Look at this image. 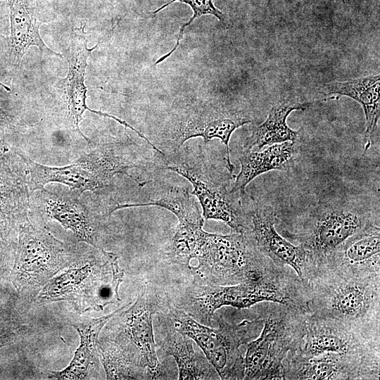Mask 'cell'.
<instances>
[{
    "label": "cell",
    "mask_w": 380,
    "mask_h": 380,
    "mask_svg": "<svg viewBox=\"0 0 380 380\" xmlns=\"http://www.w3.org/2000/svg\"><path fill=\"white\" fill-rule=\"evenodd\" d=\"M379 227L373 224L349 239L322 267L334 265L379 273Z\"/></svg>",
    "instance_id": "23"
},
{
    "label": "cell",
    "mask_w": 380,
    "mask_h": 380,
    "mask_svg": "<svg viewBox=\"0 0 380 380\" xmlns=\"http://www.w3.org/2000/svg\"><path fill=\"white\" fill-rule=\"evenodd\" d=\"M176 1L186 4L189 6L193 11L192 17L188 22L184 23L181 26L175 46L172 49L171 51L168 52V53H166L165 55L158 59V61L154 63V65L164 61L176 51L179 44L180 40L182 39L184 30L186 27L189 26L196 19L205 15H212L216 18H217L223 24H225L227 22V15L214 5V0H171L168 3H166L165 4L161 6L154 11L151 12V13L153 15H156V13L168 6L170 4Z\"/></svg>",
    "instance_id": "29"
},
{
    "label": "cell",
    "mask_w": 380,
    "mask_h": 380,
    "mask_svg": "<svg viewBox=\"0 0 380 380\" xmlns=\"http://www.w3.org/2000/svg\"><path fill=\"white\" fill-rule=\"evenodd\" d=\"M31 191L23 156H14L0 140V257L13 231L28 217Z\"/></svg>",
    "instance_id": "15"
},
{
    "label": "cell",
    "mask_w": 380,
    "mask_h": 380,
    "mask_svg": "<svg viewBox=\"0 0 380 380\" xmlns=\"http://www.w3.org/2000/svg\"><path fill=\"white\" fill-rule=\"evenodd\" d=\"M241 202L247 218L244 233L255 248L275 265L292 269L306 287L313 270L305 250L277 232L278 217L271 207L255 202L248 194Z\"/></svg>",
    "instance_id": "12"
},
{
    "label": "cell",
    "mask_w": 380,
    "mask_h": 380,
    "mask_svg": "<svg viewBox=\"0 0 380 380\" xmlns=\"http://www.w3.org/2000/svg\"><path fill=\"white\" fill-rule=\"evenodd\" d=\"M324 95L344 96L353 99L362 107L365 118L364 151L377 139L380 118V75L375 74L344 82H331L322 86Z\"/></svg>",
    "instance_id": "19"
},
{
    "label": "cell",
    "mask_w": 380,
    "mask_h": 380,
    "mask_svg": "<svg viewBox=\"0 0 380 380\" xmlns=\"http://www.w3.org/2000/svg\"><path fill=\"white\" fill-rule=\"evenodd\" d=\"M162 347L175 359L179 379H217L219 377L206 357L195 350L192 339L174 328L168 331L162 341Z\"/></svg>",
    "instance_id": "25"
},
{
    "label": "cell",
    "mask_w": 380,
    "mask_h": 380,
    "mask_svg": "<svg viewBox=\"0 0 380 380\" xmlns=\"http://www.w3.org/2000/svg\"><path fill=\"white\" fill-rule=\"evenodd\" d=\"M281 305L263 319L259 336L248 343L243 379H284V362L295 350L308 312Z\"/></svg>",
    "instance_id": "9"
},
{
    "label": "cell",
    "mask_w": 380,
    "mask_h": 380,
    "mask_svg": "<svg viewBox=\"0 0 380 380\" xmlns=\"http://www.w3.org/2000/svg\"><path fill=\"white\" fill-rule=\"evenodd\" d=\"M191 267L200 284H236L262 274L275 264L261 254L244 232L226 235L201 231Z\"/></svg>",
    "instance_id": "5"
},
{
    "label": "cell",
    "mask_w": 380,
    "mask_h": 380,
    "mask_svg": "<svg viewBox=\"0 0 380 380\" xmlns=\"http://www.w3.org/2000/svg\"><path fill=\"white\" fill-rule=\"evenodd\" d=\"M154 296L147 287L132 305L118 313L120 332L113 341L138 365L144 369L148 379H161L162 367L156 351L153 317L157 311Z\"/></svg>",
    "instance_id": "14"
},
{
    "label": "cell",
    "mask_w": 380,
    "mask_h": 380,
    "mask_svg": "<svg viewBox=\"0 0 380 380\" xmlns=\"http://www.w3.org/2000/svg\"><path fill=\"white\" fill-rule=\"evenodd\" d=\"M28 172L31 193L44 189L49 183L66 185L70 189L99 194L110 187L118 174L133 179L132 171L144 167L137 149L122 143H106L82 155L74 163L50 167L23 155Z\"/></svg>",
    "instance_id": "4"
},
{
    "label": "cell",
    "mask_w": 380,
    "mask_h": 380,
    "mask_svg": "<svg viewBox=\"0 0 380 380\" xmlns=\"http://www.w3.org/2000/svg\"><path fill=\"white\" fill-rule=\"evenodd\" d=\"M168 317L175 330L196 342L221 379H243V357L239 348L257 336L262 319L232 324L217 316L219 327L212 328L171 306Z\"/></svg>",
    "instance_id": "6"
},
{
    "label": "cell",
    "mask_w": 380,
    "mask_h": 380,
    "mask_svg": "<svg viewBox=\"0 0 380 380\" xmlns=\"http://www.w3.org/2000/svg\"><path fill=\"white\" fill-rule=\"evenodd\" d=\"M310 103L284 101L274 106L266 120L256 127L243 144L244 150H260L285 141H296L299 131L293 130L286 119L293 110H305Z\"/></svg>",
    "instance_id": "24"
},
{
    "label": "cell",
    "mask_w": 380,
    "mask_h": 380,
    "mask_svg": "<svg viewBox=\"0 0 380 380\" xmlns=\"http://www.w3.org/2000/svg\"><path fill=\"white\" fill-rule=\"evenodd\" d=\"M301 357L325 353L379 357V338L359 333L339 322L307 314L296 349Z\"/></svg>",
    "instance_id": "13"
},
{
    "label": "cell",
    "mask_w": 380,
    "mask_h": 380,
    "mask_svg": "<svg viewBox=\"0 0 380 380\" xmlns=\"http://www.w3.org/2000/svg\"><path fill=\"white\" fill-rule=\"evenodd\" d=\"M13 127V118L6 110L0 108V133H4Z\"/></svg>",
    "instance_id": "30"
},
{
    "label": "cell",
    "mask_w": 380,
    "mask_h": 380,
    "mask_svg": "<svg viewBox=\"0 0 380 380\" xmlns=\"http://www.w3.org/2000/svg\"><path fill=\"white\" fill-rule=\"evenodd\" d=\"M39 208L49 217L71 232L75 243H85L96 248L106 219L111 215L110 205L90 191L80 193L70 189L50 191L45 188L39 194Z\"/></svg>",
    "instance_id": "11"
},
{
    "label": "cell",
    "mask_w": 380,
    "mask_h": 380,
    "mask_svg": "<svg viewBox=\"0 0 380 380\" xmlns=\"http://www.w3.org/2000/svg\"><path fill=\"white\" fill-rule=\"evenodd\" d=\"M174 153V158L166 160L164 168L179 174L192 184L191 194L198 200L204 219L220 220L232 231L244 232L247 219L241 198L235 201L236 194L211 173L202 151H186L185 157Z\"/></svg>",
    "instance_id": "10"
},
{
    "label": "cell",
    "mask_w": 380,
    "mask_h": 380,
    "mask_svg": "<svg viewBox=\"0 0 380 380\" xmlns=\"http://www.w3.org/2000/svg\"><path fill=\"white\" fill-rule=\"evenodd\" d=\"M338 1H343V3H344V1H345L344 0H338Z\"/></svg>",
    "instance_id": "32"
},
{
    "label": "cell",
    "mask_w": 380,
    "mask_h": 380,
    "mask_svg": "<svg viewBox=\"0 0 380 380\" xmlns=\"http://www.w3.org/2000/svg\"><path fill=\"white\" fill-rule=\"evenodd\" d=\"M285 267L276 265L264 274L227 286L199 284L188 296L182 308L193 318L210 320L222 306L250 308L262 302H272L308 312L307 290L296 274H288Z\"/></svg>",
    "instance_id": "2"
},
{
    "label": "cell",
    "mask_w": 380,
    "mask_h": 380,
    "mask_svg": "<svg viewBox=\"0 0 380 380\" xmlns=\"http://www.w3.org/2000/svg\"><path fill=\"white\" fill-rule=\"evenodd\" d=\"M296 141H285L260 150H244L239 156L241 169L230 188L232 194L243 196L246 186L256 177L288 167L297 154Z\"/></svg>",
    "instance_id": "22"
},
{
    "label": "cell",
    "mask_w": 380,
    "mask_h": 380,
    "mask_svg": "<svg viewBox=\"0 0 380 380\" xmlns=\"http://www.w3.org/2000/svg\"><path fill=\"white\" fill-rule=\"evenodd\" d=\"M145 200L130 206L156 205L172 213L178 219L179 224L203 226L204 217L196 199L189 190L180 186L159 187L149 194Z\"/></svg>",
    "instance_id": "26"
},
{
    "label": "cell",
    "mask_w": 380,
    "mask_h": 380,
    "mask_svg": "<svg viewBox=\"0 0 380 380\" xmlns=\"http://www.w3.org/2000/svg\"><path fill=\"white\" fill-rule=\"evenodd\" d=\"M126 305L105 316L78 320L72 326L80 336V346L72 360L63 369L51 372L49 379L79 380L87 379L92 370L98 367V338L103 327Z\"/></svg>",
    "instance_id": "21"
},
{
    "label": "cell",
    "mask_w": 380,
    "mask_h": 380,
    "mask_svg": "<svg viewBox=\"0 0 380 380\" xmlns=\"http://www.w3.org/2000/svg\"><path fill=\"white\" fill-rule=\"evenodd\" d=\"M98 353L107 379H148L146 372L114 341L98 343Z\"/></svg>",
    "instance_id": "27"
},
{
    "label": "cell",
    "mask_w": 380,
    "mask_h": 380,
    "mask_svg": "<svg viewBox=\"0 0 380 380\" xmlns=\"http://www.w3.org/2000/svg\"><path fill=\"white\" fill-rule=\"evenodd\" d=\"M203 226L179 224L169 246L168 255L189 265L196 249Z\"/></svg>",
    "instance_id": "28"
},
{
    "label": "cell",
    "mask_w": 380,
    "mask_h": 380,
    "mask_svg": "<svg viewBox=\"0 0 380 380\" xmlns=\"http://www.w3.org/2000/svg\"><path fill=\"white\" fill-rule=\"evenodd\" d=\"M65 269L42 287L37 296L39 303L67 300L82 312L101 310L120 300L118 289L124 272L115 253L93 247L87 255L77 253Z\"/></svg>",
    "instance_id": "3"
},
{
    "label": "cell",
    "mask_w": 380,
    "mask_h": 380,
    "mask_svg": "<svg viewBox=\"0 0 380 380\" xmlns=\"http://www.w3.org/2000/svg\"><path fill=\"white\" fill-rule=\"evenodd\" d=\"M77 245L56 239L45 224L34 225L29 217L20 224L15 261L11 274L18 292L42 287L77 255Z\"/></svg>",
    "instance_id": "8"
},
{
    "label": "cell",
    "mask_w": 380,
    "mask_h": 380,
    "mask_svg": "<svg viewBox=\"0 0 380 380\" xmlns=\"http://www.w3.org/2000/svg\"><path fill=\"white\" fill-rule=\"evenodd\" d=\"M84 27V25L79 28L76 27L72 32L70 42L65 51V58L68 63V71L67 76L61 82L64 89L69 115L75 128L87 143L91 142L89 138L80 130L79 125L84 113L89 110L98 115L112 118L137 133L138 130L126 121L88 107L86 101L87 87L84 84L85 71L87 66V58L99 44L90 49L87 47V40Z\"/></svg>",
    "instance_id": "17"
},
{
    "label": "cell",
    "mask_w": 380,
    "mask_h": 380,
    "mask_svg": "<svg viewBox=\"0 0 380 380\" xmlns=\"http://www.w3.org/2000/svg\"><path fill=\"white\" fill-rule=\"evenodd\" d=\"M0 85H1L2 87H4V89H6V90H9L8 88H7L5 85H4L2 83L0 82Z\"/></svg>",
    "instance_id": "31"
},
{
    "label": "cell",
    "mask_w": 380,
    "mask_h": 380,
    "mask_svg": "<svg viewBox=\"0 0 380 380\" xmlns=\"http://www.w3.org/2000/svg\"><path fill=\"white\" fill-rule=\"evenodd\" d=\"M306 289L311 315L379 338V273L327 265Z\"/></svg>",
    "instance_id": "1"
},
{
    "label": "cell",
    "mask_w": 380,
    "mask_h": 380,
    "mask_svg": "<svg viewBox=\"0 0 380 380\" xmlns=\"http://www.w3.org/2000/svg\"><path fill=\"white\" fill-rule=\"evenodd\" d=\"M250 122L251 120L247 118L215 111L206 107L194 109L176 122L171 136L172 151H178L191 138L201 137L205 141L219 139L225 146L226 167L232 175L234 166L229 146L231 136L236 129Z\"/></svg>",
    "instance_id": "18"
},
{
    "label": "cell",
    "mask_w": 380,
    "mask_h": 380,
    "mask_svg": "<svg viewBox=\"0 0 380 380\" xmlns=\"http://www.w3.org/2000/svg\"><path fill=\"white\" fill-rule=\"evenodd\" d=\"M365 211L343 203H321L291 236L305 250L314 272L351 237L373 225Z\"/></svg>",
    "instance_id": "7"
},
{
    "label": "cell",
    "mask_w": 380,
    "mask_h": 380,
    "mask_svg": "<svg viewBox=\"0 0 380 380\" xmlns=\"http://www.w3.org/2000/svg\"><path fill=\"white\" fill-rule=\"evenodd\" d=\"M10 18L8 62L15 68L21 65L23 58L28 49L34 46L41 52L63 58L49 49L39 34L40 23L28 0H6Z\"/></svg>",
    "instance_id": "20"
},
{
    "label": "cell",
    "mask_w": 380,
    "mask_h": 380,
    "mask_svg": "<svg viewBox=\"0 0 380 380\" xmlns=\"http://www.w3.org/2000/svg\"><path fill=\"white\" fill-rule=\"evenodd\" d=\"M284 379H376L379 358L325 353L301 357L290 353L284 362Z\"/></svg>",
    "instance_id": "16"
}]
</instances>
